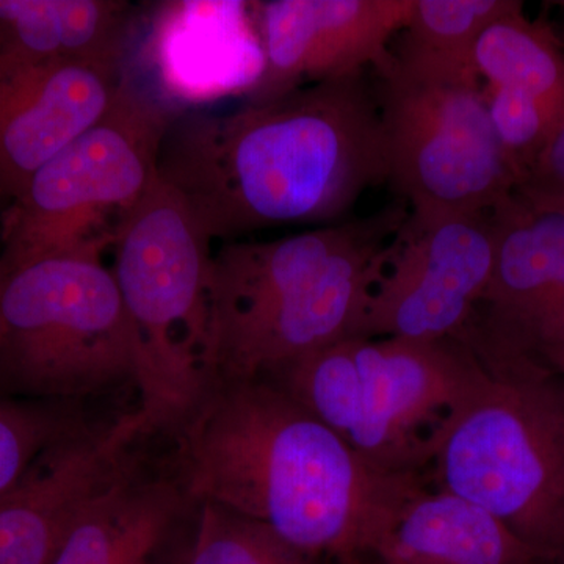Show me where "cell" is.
I'll use <instances>...</instances> for the list:
<instances>
[{
    "label": "cell",
    "instance_id": "6da1fadb",
    "mask_svg": "<svg viewBox=\"0 0 564 564\" xmlns=\"http://www.w3.org/2000/svg\"><path fill=\"white\" fill-rule=\"evenodd\" d=\"M172 474L188 502L254 519L313 558L372 554L400 507L426 485L364 462L270 381L209 380L170 432Z\"/></svg>",
    "mask_w": 564,
    "mask_h": 564
},
{
    "label": "cell",
    "instance_id": "7a4b0ae2",
    "mask_svg": "<svg viewBox=\"0 0 564 564\" xmlns=\"http://www.w3.org/2000/svg\"><path fill=\"white\" fill-rule=\"evenodd\" d=\"M159 176L212 240L350 220L364 193L388 182L377 91L361 73L232 110L184 111L163 139Z\"/></svg>",
    "mask_w": 564,
    "mask_h": 564
},
{
    "label": "cell",
    "instance_id": "3957f363",
    "mask_svg": "<svg viewBox=\"0 0 564 564\" xmlns=\"http://www.w3.org/2000/svg\"><path fill=\"white\" fill-rule=\"evenodd\" d=\"M429 469L433 488L551 558L564 543V375L484 369L430 437Z\"/></svg>",
    "mask_w": 564,
    "mask_h": 564
},
{
    "label": "cell",
    "instance_id": "277c9868",
    "mask_svg": "<svg viewBox=\"0 0 564 564\" xmlns=\"http://www.w3.org/2000/svg\"><path fill=\"white\" fill-rule=\"evenodd\" d=\"M481 372L462 340L355 336L262 380L303 404L364 462L422 475L434 430Z\"/></svg>",
    "mask_w": 564,
    "mask_h": 564
},
{
    "label": "cell",
    "instance_id": "5b68a950",
    "mask_svg": "<svg viewBox=\"0 0 564 564\" xmlns=\"http://www.w3.org/2000/svg\"><path fill=\"white\" fill-rule=\"evenodd\" d=\"M107 245L47 252L0 276V395L68 403L137 384L139 347Z\"/></svg>",
    "mask_w": 564,
    "mask_h": 564
},
{
    "label": "cell",
    "instance_id": "8992f818",
    "mask_svg": "<svg viewBox=\"0 0 564 564\" xmlns=\"http://www.w3.org/2000/svg\"><path fill=\"white\" fill-rule=\"evenodd\" d=\"M111 243V272L139 347V410L148 433H170L207 386L212 239L191 204L159 176Z\"/></svg>",
    "mask_w": 564,
    "mask_h": 564
},
{
    "label": "cell",
    "instance_id": "52a82bcc",
    "mask_svg": "<svg viewBox=\"0 0 564 564\" xmlns=\"http://www.w3.org/2000/svg\"><path fill=\"white\" fill-rule=\"evenodd\" d=\"M378 74L388 184L411 212L488 214L516 176L474 68L422 65L389 52Z\"/></svg>",
    "mask_w": 564,
    "mask_h": 564
},
{
    "label": "cell",
    "instance_id": "ba28073f",
    "mask_svg": "<svg viewBox=\"0 0 564 564\" xmlns=\"http://www.w3.org/2000/svg\"><path fill=\"white\" fill-rule=\"evenodd\" d=\"M176 111L121 73L106 113L70 141L14 199L6 225V267L85 245L113 242L118 225L159 177L163 139Z\"/></svg>",
    "mask_w": 564,
    "mask_h": 564
},
{
    "label": "cell",
    "instance_id": "9c48e42d",
    "mask_svg": "<svg viewBox=\"0 0 564 564\" xmlns=\"http://www.w3.org/2000/svg\"><path fill=\"white\" fill-rule=\"evenodd\" d=\"M397 232L381 234L332 262L274 282L209 323V380H256L348 337L358 336Z\"/></svg>",
    "mask_w": 564,
    "mask_h": 564
},
{
    "label": "cell",
    "instance_id": "30bf717a",
    "mask_svg": "<svg viewBox=\"0 0 564 564\" xmlns=\"http://www.w3.org/2000/svg\"><path fill=\"white\" fill-rule=\"evenodd\" d=\"M494 259L491 212L410 210L370 295L358 336L462 339L491 281Z\"/></svg>",
    "mask_w": 564,
    "mask_h": 564
},
{
    "label": "cell",
    "instance_id": "8fae6325",
    "mask_svg": "<svg viewBox=\"0 0 564 564\" xmlns=\"http://www.w3.org/2000/svg\"><path fill=\"white\" fill-rule=\"evenodd\" d=\"M262 70L245 101L380 68L411 0H270L256 3Z\"/></svg>",
    "mask_w": 564,
    "mask_h": 564
},
{
    "label": "cell",
    "instance_id": "7c38bea8",
    "mask_svg": "<svg viewBox=\"0 0 564 564\" xmlns=\"http://www.w3.org/2000/svg\"><path fill=\"white\" fill-rule=\"evenodd\" d=\"M143 434L147 419L137 410L84 425L44 452L0 497V564H51L77 516L132 466Z\"/></svg>",
    "mask_w": 564,
    "mask_h": 564
},
{
    "label": "cell",
    "instance_id": "4fadbf2b",
    "mask_svg": "<svg viewBox=\"0 0 564 564\" xmlns=\"http://www.w3.org/2000/svg\"><path fill=\"white\" fill-rule=\"evenodd\" d=\"M121 69L0 68V192L20 198L33 174L106 113L120 87Z\"/></svg>",
    "mask_w": 564,
    "mask_h": 564
},
{
    "label": "cell",
    "instance_id": "5bb4252c",
    "mask_svg": "<svg viewBox=\"0 0 564 564\" xmlns=\"http://www.w3.org/2000/svg\"><path fill=\"white\" fill-rule=\"evenodd\" d=\"M187 508L169 477L133 464L77 516L51 564H158Z\"/></svg>",
    "mask_w": 564,
    "mask_h": 564
},
{
    "label": "cell",
    "instance_id": "9a60e30c",
    "mask_svg": "<svg viewBox=\"0 0 564 564\" xmlns=\"http://www.w3.org/2000/svg\"><path fill=\"white\" fill-rule=\"evenodd\" d=\"M372 555L380 564H541L496 516L429 485L408 497Z\"/></svg>",
    "mask_w": 564,
    "mask_h": 564
},
{
    "label": "cell",
    "instance_id": "2e32d148",
    "mask_svg": "<svg viewBox=\"0 0 564 564\" xmlns=\"http://www.w3.org/2000/svg\"><path fill=\"white\" fill-rule=\"evenodd\" d=\"M128 10L113 0H0V68H122Z\"/></svg>",
    "mask_w": 564,
    "mask_h": 564
},
{
    "label": "cell",
    "instance_id": "e0dca14e",
    "mask_svg": "<svg viewBox=\"0 0 564 564\" xmlns=\"http://www.w3.org/2000/svg\"><path fill=\"white\" fill-rule=\"evenodd\" d=\"M473 62L485 85L530 96L564 124V43L551 25L530 21L524 6L485 29Z\"/></svg>",
    "mask_w": 564,
    "mask_h": 564
},
{
    "label": "cell",
    "instance_id": "ac0fdd59",
    "mask_svg": "<svg viewBox=\"0 0 564 564\" xmlns=\"http://www.w3.org/2000/svg\"><path fill=\"white\" fill-rule=\"evenodd\" d=\"M180 532L172 564H322L269 525L214 503L187 500Z\"/></svg>",
    "mask_w": 564,
    "mask_h": 564
},
{
    "label": "cell",
    "instance_id": "d6986e66",
    "mask_svg": "<svg viewBox=\"0 0 564 564\" xmlns=\"http://www.w3.org/2000/svg\"><path fill=\"white\" fill-rule=\"evenodd\" d=\"M521 6V0H411L391 54L422 65L474 68L475 44L485 29Z\"/></svg>",
    "mask_w": 564,
    "mask_h": 564
},
{
    "label": "cell",
    "instance_id": "ffe728a7",
    "mask_svg": "<svg viewBox=\"0 0 564 564\" xmlns=\"http://www.w3.org/2000/svg\"><path fill=\"white\" fill-rule=\"evenodd\" d=\"M84 425L66 403L0 395V497L20 484L52 445Z\"/></svg>",
    "mask_w": 564,
    "mask_h": 564
},
{
    "label": "cell",
    "instance_id": "44dd1931",
    "mask_svg": "<svg viewBox=\"0 0 564 564\" xmlns=\"http://www.w3.org/2000/svg\"><path fill=\"white\" fill-rule=\"evenodd\" d=\"M484 88L494 133L518 184L562 129V121L522 93L485 84Z\"/></svg>",
    "mask_w": 564,
    "mask_h": 564
},
{
    "label": "cell",
    "instance_id": "7402d4cb",
    "mask_svg": "<svg viewBox=\"0 0 564 564\" xmlns=\"http://www.w3.org/2000/svg\"><path fill=\"white\" fill-rule=\"evenodd\" d=\"M514 195L534 209L564 210V124L518 181Z\"/></svg>",
    "mask_w": 564,
    "mask_h": 564
},
{
    "label": "cell",
    "instance_id": "603a6c76",
    "mask_svg": "<svg viewBox=\"0 0 564 564\" xmlns=\"http://www.w3.org/2000/svg\"><path fill=\"white\" fill-rule=\"evenodd\" d=\"M541 564H564V543L562 544V547L551 556V558L545 560V562Z\"/></svg>",
    "mask_w": 564,
    "mask_h": 564
},
{
    "label": "cell",
    "instance_id": "cb8c5ba5",
    "mask_svg": "<svg viewBox=\"0 0 564 564\" xmlns=\"http://www.w3.org/2000/svg\"><path fill=\"white\" fill-rule=\"evenodd\" d=\"M552 6H554L555 9L560 11V17H562L563 32L556 33V35H558V39L562 40L564 43V0H562V2H554V3H552Z\"/></svg>",
    "mask_w": 564,
    "mask_h": 564
},
{
    "label": "cell",
    "instance_id": "d4e9b609",
    "mask_svg": "<svg viewBox=\"0 0 564 564\" xmlns=\"http://www.w3.org/2000/svg\"><path fill=\"white\" fill-rule=\"evenodd\" d=\"M339 564H362V562H361V558H350V560H345V562L339 563Z\"/></svg>",
    "mask_w": 564,
    "mask_h": 564
}]
</instances>
